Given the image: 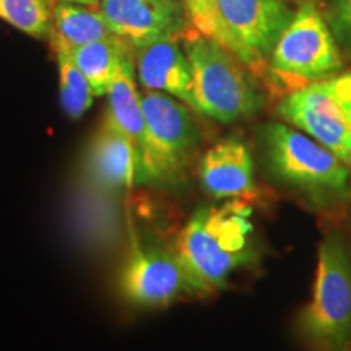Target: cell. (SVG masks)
Masks as SVG:
<instances>
[{
  "label": "cell",
  "mask_w": 351,
  "mask_h": 351,
  "mask_svg": "<svg viewBox=\"0 0 351 351\" xmlns=\"http://www.w3.org/2000/svg\"><path fill=\"white\" fill-rule=\"evenodd\" d=\"M174 251L187 293L210 295L225 288L236 270L258 257L252 208L245 200L197 208L178 234Z\"/></svg>",
  "instance_id": "cell-1"
},
{
  "label": "cell",
  "mask_w": 351,
  "mask_h": 351,
  "mask_svg": "<svg viewBox=\"0 0 351 351\" xmlns=\"http://www.w3.org/2000/svg\"><path fill=\"white\" fill-rule=\"evenodd\" d=\"M262 138L271 178L314 207H335L351 199V166L332 150L280 122L263 127Z\"/></svg>",
  "instance_id": "cell-2"
},
{
  "label": "cell",
  "mask_w": 351,
  "mask_h": 351,
  "mask_svg": "<svg viewBox=\"0 0 351 351\" xmlns=\"http://www.w3.org/2000/svg\"><path fill=\"white\" fill-rule=\"evenodd\" d=\"M296 333L306 351L351 350V249L339 231L320 241L313 298L298 315Z\"/></svg>",
  "instance_id": "cell-3"
},
{
  "label": "cell",
  "mask_w": 351,
  "mask_h": 351,
  "mask_svg": "<svg viewBox=\"0 0 351 351\" xmlns=\"http://www.w3.org/2000/svg\"><path fill=\"white\" fill-rule=\"evenodd\" d=\"M181 39L191 64L194 111L223 124L252 116L258 95L238 57L191 26Z\"/></svg>",
  "instance_id": "cell-4"
},
{
  "label": "cell",
  "mask_w": 351,
  "mask_h": 351,
  "mask_svg": "<svg viewBox=\"0 0 351 351\" xmlns=\"http://www.w3.org/2000/svg\"><path fill=\"white\" fill-rule=\"evenodd\" d=\"M142 106L147 140L137 184L161 189L179 187L200 143V132L187 104L163 91L145 90Z\"/></svg>",
  "instance_id": "cell-5"
},
{
  "label": "cell",
  "mask_w": 351,
  "mask_h": 351,
  "mask_svg": "<svg viewBox=\"0 0 351 351\" xmlns=\"http://www.w3.org/2000/svg\"><path fill=\"white\" fill-rule=\"evenodd\" d=\"M341 59L326 21L311 3L302 5L285 28L270 56L269 72L289 91L339 72Z\"/></svg>",
  "instance_id": "cell-6"
},
{
  "label": "cell",
  "mask_w": 351,
  "mask_h": 351,
  "mask_svg": "<svg viewBox=\"0 0 351 351\" xmlns=\"http://www.w3.org/2000/svg\"><path fill=\"white\" fill-rule=\"evenodd\" d=\"M278 114L288 124L350 165L351 156V73L307 83L289 91Z\"/></svg>",
  "instance_id": "cell-7"
},
{
  "label": "cell",
  "mask_w": 351,
  "mask_h": 351,
  "mask_svg": "<svg viewBox=\"0 0 351 351\" xmlns=\"http://www.w3.org/2000/svg\"><path fill=\"white\" fill-rule=\"evenodd\" d=\"M219 44L234 54L252 73L269 72L265 59L291 21L280 0H215Z\"/></svg>",
  "instance_id": "cell-8"
},
{
  "label": "cell",
  "mask_w": 351,
  "mask_h": 351,
  "mask_svg": "<svg viewBox=\"0 0 351 351\" xmlns=\"http://www.w3.org/2000/svg\"><path fill=\"white\" fill-rule=\"evenodd\" d=\"M122 296L140 307H163L186 291V276L176 251L134 239L119 274Z\"/></svg>",
  "instance_id": "cell-9"
},
{
  "label": "cell",
  "mask_w": 351,
  "mask_h": 351,
  "mask_svg": "<svg viewBox=\"0 0 351 351\" xmlns=\"http://www.w3.org/2000/svg\"><path fill=\"white\" fill-rule=\"evenodd\" d=\"M95 8L112 34L132 47L161 38L181 39L191 26L184 0H99Z\"/></svg>",
  "instance_id": "cell-10"
},
{
  "label": "cell",
  "mask_w": 351,
  "mask_h": 351,
  "mask_svg": "<svg viewBox=\"0 0 351 351\" xmlns=\"http://www.w3.org/2000/svg\"><path fill=\"white\" fill-rule=\"evenodd\" d=\"M199 181L215 200H247L256 195V168L247 145L226 138L213 145L199 161Z\"/></svg>",
  "instance_id": "cell-11"
},
{
  "label": "cell",
  "mask_w": 351,
  "mask_h": 351,
  "mask_svg": "<svg viewBox=\"0 0 351 351\" xmlns=\"http://www.w3.org/2000/svg\"><path fill=\"white\" fill-rule=\"evenodd\" d=\"M135 70L145 90L163 91L194 109L191 64L178 38H161L134 47Z\"/></svg>",
  "instance_id": "cell-12"
},
{
  "label": "cell",
  "mask_w": 351,
  "mask_h": 351,
  "mask_svg": "<svg viewBox=\"0 0 351 351\" xmlns=\"http://www.w3.org/2000/svg\"><path fill=\"white\" fill-rule=\"evenodd\" d=\"M137 150L108 119L91 140L85 160V179L111 192L137 184Z\"/></svg>",
  "instance_id": "cell-13"
},
{
  "label": "cell",
  "mask_w": 351,
  "mask_h": 351,
  "mask_svg": "<svg viewBox=\"0 0 351 351\" xmlns=\"http://www.w3.org/2000/svg\"><path fill=\"white\" fill-rule=\"evenodd\" d=\"M132 51L134 47L122 57L109 85L106 119L130 140L137 150L140 166L145 140H147V124H145L142 95L137 91V83H135V60Z\"/></svg>",
  "instance_id": "cell-14"
},
{
  "label": "cell",
  "mask_w": 351,
  "mask_h": 351,
  "mask_svg": "<svg viewBox=\"0 0 351 351\" xmlns=\"http://www.w3.org/2000/svg\"><path fill=\"white\" fill-rule=\"evenodd\" d=\"M108 36H112V32L95 7L83 8L67 2L52 7L49 43L56 54H69L83 44Z\"/></svg>",
  "instance_id": "cell-15"
},
{
  "label": "cell",
  "mask_w": 351,
  "mask_h": 351,
  "mask_svg": "<svg viewBox=\"0 0 351 351\" xmlns=\"http://www.w3.org/2000/svg\"><path fill=\"white\" fill-rule=\"evenodd\" d=\"M130 49L132 46L125 39L112 34V36L83 44L77 49L70 51L67 56H70V59L90 82L95 96H104L108 95L109 85L122 57Z\"/></svg>",
  "instance_id": "cell-16"
},
{
  "label": "cell",
  "mask_w": 351,
  "mask_h": 351,
  "mask_svg": "<svg viewBox=\"0 0 351 351\" xmlns=\"http://www.w3.org/2000/svg\"><path fill=\"white\" fill-rule=\"evenodd\" d=\"M59 62L60 103L70 119H80L93 104L95 93L90 82L67 54H56Z\"/></svg>",
  "instance_id": "cell-17"
},
{
  "label": "cell",
  "mask_w": 351,
  "mask_h": 351,
  "mask_svg": "<svg viewBox=\"0 0 351 351\" xmlns=\"http://www.w3.org/2000/svg\"><path fill=\"white\" fill-rule=\"evenodd\" d=\"M0 20L29 36H49L52 10L47 0H0Z\"/></svg>",
  "instance_id": "cell-18"
},
{
  "label": "cell",
  "mask_w": 351,
  "mask_h": 351,
  "mask_svg": "<svg viewBox=\"0 0 351 351\" xmlns=\"http://www.w3.org/2000/svg\"><path fill=\"white\" fill-rule=\"evenodd\" d=\"M189 25L197 33L219 41V23L215 0H184Z\"/></svg>",
  "instance_id": "cell-19"
},
{
  "label": "cell",
  "mask_w": 351,
  "mask_h": 351,
  "mask_svg": "<svg viewBox=\"0 0 351 351\" xmlns=\"http://www.w3.org/2000/svg\"><path fill=\"white\" fill-rule=\"evenodd\" d=\"M339 21L343 32L351 38V0H339Z\"/></svg>",
  "instance_id": "cell-20"
},
{
  "label": "cell",
  "mask_w": 351,
  "mask_h": 351,
  "mask_svg": "<svg viewBox=\"0 0 351 351\" xmlns=\"http://www.w3.org/2000/svg\"><path fill=\"white\" fill-rule=\"evenodd\" d=\"M67 2H75V3H83V5L95 7L96 3H98V0H67Z\"/></svg>",
  "instance_id": "cell-21"
},
{
  "label": "cell",
  "mask_w": 351,
  "mask_h": 351,
  "mask_svg": "<svg viewBox=\"0 0 351 351\" xmlns=\"http://www.w3.org/2000/svg\"><path fill=\"white\" fill-rule=\"evenodd\" d=\"M350 166H351V156H350Z\"/></svg>",
  "instance_id": "cell-22"
},
{
  "label": "cell",
  "mask_w": 351,
  "mask_h": 351,
  "mask_svg": "<svg viewBox=\"0 0 351 351\" xmlns=\"http://www.w3.org/2000/svg\"><path fill=\"white\" fill-rule=\"evenodd\" d=\"M350 351H351V350H350Z\"/></svg>",
  "instance_id": "cell-23"
}]
</instances>
